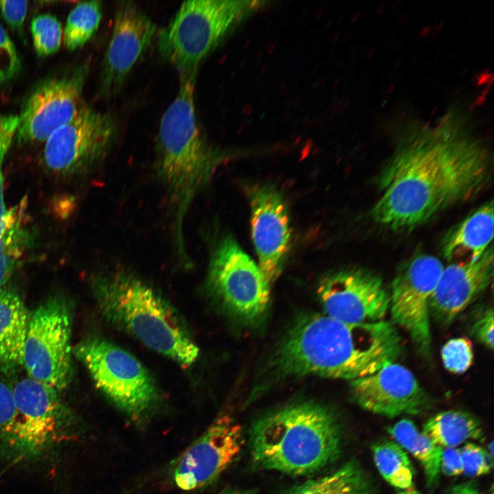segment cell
Returning a JSON list of instances; mask_svg holds the SVG:
<instances>
[{"instance_id":"obj_22","label":"cell","mask_w":494,"mask_h":494,"mask_svg":"<svg viewBox=\"0 0 494 494\" xmlns=\"http://www.w3.org/2000/svg\"><path fill=\"white\" fill-rule=\"evenodd\" d=\"M29 316L16 291L0 289V370L5 373L23 366Z\"/></svg>"},{"instance_id":"obj_21","label":"cell","mask_w":494,"mask_h":494,"mask_svg":"<svg viewBox=\"0 0 494 494\" xmlns=\"http://www.w3.org/2000/svg\"><path fill=\"white\" fill-rule=\"evenodd\" d=\"M13 139L12 130L0 124V289L4 287L21 256L27 238L23 203L8 210L3 198L1 168Z\"/></svg>"},{"instance_id":"obj_37","label":"cell","mask_w":494,"mask_h":494,"mask_svg":"<svg viewBox=\"0 0 494 494\" xmlns=\"http://www.w3.org/2000/svg\"><path fill=\"white\" fill-rule=\"evenodd\" d=\"M397 494H421V493L412 486L408 489L398 491Z\"/></svg>"},{"instance_id":"obj_11","label":"cell","mask_w":494,"mask_h":494,"mask_svg":"<svg viewBox=\"0 0 494 494\" xmlns=\"http://www.w3.org/2000/svg\"><path fill=\"white\" fill-rule=\"evenodd\" d=\"M117 134L111 115L84 105L45 141V163L50 170L61 174L86 172L104 159Z\"/></svg>"},{"instance_id":"obj_15","label":"cell","mask_w":494,"mask_h":494,"mask_svg":"<svg viewBox=\"0 0 494 494\" xmlns=\"http://www.w3.org/2000/svg\"><path fill=\"white\" fill-rule=\"evenodd\" d=\"M317 294L324 314L346 323L383 320L389 309V292L382 279L364 269L327 275L319 283Z\"/></svg>"},{"instance_id":"obj_20","label":"cell","mask_w":494,"mask_h":494,"mask_svg":"<svg viewBox=\"0 0 494 494\" xmlns=\"http://www.w3.org/2000/svg\"><path fill=\"white\" fill-rule=\"evenodd\" d=\"M493 203L488 202L451 229L442 242L449 261L475 260L489 248L493 237Z\"/></svg>"},{"instance_id":"obj_30","label":"cell","mask_w":494,"mask_h":494,"mask_svg":"<svg viewBox=\"0 0 494 494\" xmlns=\"http://www.w3.org/2000/svg\"><path fill=\"white\" fill-rule=\"evenodd\" d=\"M440 353L445 368L452 373H464L473 362L472 342L464 337L449 340L442 347Z\"/></svg>"},{"instance_id":"obj_39","label":"cell","mask_w":494,"mask_h":494,"mask_svg":"<svg viewBox=\"0 0 494 494\" xmlns=\"http://www.w3.org/2000/svg\"><path fill=\"white\" fill-rule=\"evenodd\" d=\"M489 454L490 456L493 458V443L491 442L489 446Z\"/></svg>"},{"instance_id":"obj_27","label":"cell","mask_w":494,"mask_h":494,"mask_svg":"<svg viewBox=\"0 0 494 494\" xmlns=\"http://www.w3.org/2000/svg\"><path fill=\"white\" fill-rule=\"evenodd\" d=\"M101 19L100 1H83L76 5L69 14L64 28L67 48L74 51L82 47L97 30Z\"/></svg>"},{"instance_id":"obj_17","label":"cell","mask_w":494,"mask_h":494,"mask_svg":"<svg viewBox=\"0 0 494 494\" xmlns=\"http://www.w3.org/2000/svg\"><path fill=\"white\" fill-rule=\"evenodd\" d=\"M350 386L352 399L357 405L390 418L418 414L428 406L430 401L414 374L396 362L350 381Z\"/></svg>"},{"instance_id":"obj_4","label":"cell","mask_w":494,"mask_h":494,"mask_svg":"<svg viewBox=\"0 0 494 494\" xmlns=\"http://www.w3.org/2000/svg\"><path fill=\"white\" fill-rule=\"evenodd\" d=\"M251 456L259 467L293 475L321 470L341 451V429L334 412L314 401L294 403L253 423Z\"/></svg>"},{"instance_id":"obj_29","label":"cell","mask_w":494,"mask_h":494,"mask_svg":"<svg viewBox=\"0 0 494 494\" xmlns=\"http://www.w3.org/2000/svg\"><path fill=\"white\" fill-rule=\"evenodd\" d=\"M31 32L34 47L39 56L54 54L59 49L62 30L55 16L49 14L36 16L31 23Z\"/></svg>"},{"instance_id":"obj_14","label":"cell","mask_w":494,"mask_h":494,"mask_svg":"<svg viewBox=\"0 0 494 494\" xmlns=\"http://www.w3.org/2000/svg\"><path fill=\"white\" fill-rule=\"evenodd\" d=\"M244 442L241 425L228 415L220 416L174 462V483L186 491L209 484L234 462Z\"/></svg>"},{"instance_id":"obj_10","label":"cell","mask_w":494,"mask_h":494,"mask_svg":"<svg viewBox=\"0 0 494 494\" xmlns=\"http://www.w3.org/2000/svg\"><path fill=\"white\" fill-rule=\"evenodd\" d=\"M207 285L236 318L246 324L261 320L269 307L270 285L260 268L231 236L213 250Z\"/></svg>"},{"instance_id":"obj_38","label":"cell","mask_w":494,"mask_h":494,"mask_svg":"<svg viewBox=\"0 0 494 494\" xmlns=\"http://www.w3.org/2000/svg\"><path fill=\"white\" fill-rule=\"evenodd\" d=\"M220 494H251L248 491L236 490V489H228L221 493Z\"/></svg>"},{"instance_id":"obj_32","label":"cell","mask_w":494,"mask_h":494,"mask_svg":"<svg viewBox=\"0 0 494 494\" xmlns=\"http://www.w3.org/2000/svg\"><path fill=\"white\" fill-rule=\"evenodd\" d=\"M21 68L16 48L0 24V86L13 79Z\"/></svg>"},{"instance_id":"obj_23","label":"cell","mask_w":494,"mask_h":494,"mask_svg":"<svg viewBox=\"0 0 494 494\" xmlns=\"http://www.w3.org/2000/svg\"><path fill=\"white\" fill-rule=\"evenodd\" d=\"M283 494H379L372 477L356 460L334 471L295 484Z\"/></svg>"},{"instance_id":"obj_9","label":"cell","mask_w":494,"mask_h":494,"mask_svg":"<svg viewBox=\"0 0 494 494\" xmlns=\"http://www.w3.org/2000/svg\"><path fill=\"white\" fill-rule=\"evenodd\" d=\"M16 408L13 462L38 459L69 439L71 416L58 391L30 377L12 387Z\"/></svg>"},{"instance_id":"obj_34","label":"cell","mask_w":494,"mask_h":494,"mask_svg":"<svg viewBox=\"0 0 494 494\" xmlns=\"http://www.w3.org/2000/svg\"><path fill=\"white\" fill-rule=\"evenodd\" d=\"M27 8V1H0V15L10 27L21 32Z\"/></svg>"},{"instance_id":"obj_24","label":"cell","mask_w":494,"mask_h":494,"mask_svg":"<svg viewBox=\"0 0 494 494\" xmlns=\"http://www.w3.org/2000/svg\"><path fill=\"white\" fill-rule=\"evenodd\" d=\"M422 433L440 447H456L468 439H482L484 431L480 421L461 410H446L430 417Z\"/></svg>"},{"instance_id":"obj_19","label":"cell","mask_w":494,"mask_h":494,"mask_svg":"<svg viewBox=\"0 0 494 494\" xmlns=\"http://www.w3.org/2000/svg\"><path fill=\"white\" fill-rule=\"evenodd\" d=\"M493 274L492 246L477 259L444 268L430 298V314L440 324L451 323L486 290Z\"/></svg>"},{"instance_id":"obj_7","label":"cell","mask_w":494,"mask_h":494,"mask_svg":"<svg viewBox=\"0 0 494 494\" xmlns=\"http://www.w3.org/2000/svg\"><path fill=\"white\" fill-rule=\"evenodd\" d=\"M73 353L84 365L95 386L133 420L148 417L159 403V392L152 377L125 349L93 338L77 344Z\"/></svg>"},{"instance_id":"obj_13","label":"cell","mask_w":494,"mask_h":494,"mask_svg":"<svg viewBox=\"0 0 494 494\" xmlns=\"http://www.w3.org/2000/svg\"><path fill=\"white\" fill-rule=\"evenodd\" d=\"M88 73L80 66L40 84L21 110L15 137L19 141H46L56 130L71 121L84 106L82 94Z\"/></svg>"},{"instance_id":"obj_8","label":"cell","mask_w":494,"mask_h":494,"mask_svg":"<svg viewBox=\"0 0 494 494\" xmlns=\"http://www.w3.org/2000/svg\"><path fill=\"white\" fill-rule=\"evenodd\" d=\"M72 316L62 296L41 303L29 316L23 366L29 377L58 392L72 377Z\"/></svg>"},{"instance_id":"obj_12","label":"cell","mask_w":494,"mask_h":494,"mask_svg":"<svg viewBox=\"0 0 494 494\" xmlns=\"http://www.w3.org/2000/svg\"><path fill=\"white\" fill-rule=\"evenodd\" d=\"M443 268L437 257L418 255L398 270L389 292L392 323L408 333L425 357L432 349L430 298Z\"/></svg>"},{"instance_id":"obj_25","label":"cell","mask_w":494,"mask_h":494,"mask_svg":"<svg viewBox=\"0 0 494 494\" xmlns=\"http://www.w3.org/2000/svg\"><path fill=\"white\" fill-rule=\"evenodd\" d=\"M388 432L402 448L416 458L423 466L426 483L430 489L435 488L440 473L443 448L421 433L409 419H401L387 428Z\"/></svg>"},{"instance_id":"obj_6","label":"cell","mask_w":494,"mask_h":494,"mask_svg":"<svg viewBox=\"0 0 494 494\" xmlns=\"http://www.w3.org/2000/svg\"><path fill=\"white\" fill-rule=\"evenodd\" d=\"M257 1L190 0L158 35L161 57L180 73H197L200 62Z\"/></svg>"},{"instance_id":"obj_5","label":"cell","mask_w":494,"mask_h":494,"mask_svg":"<svg viewBox=\"0 0 494 494\" xmlns=\"http://www.w3.org/2000/svg\"><path fill=\"white\" fill-rule=\"evenodd\" d=\"M93 287L111 324L181 366L196 362L199 349L183 320L151 285L130 273L113 271L95 277Z\"/></svg>"},{"instance_id":"obj_16","label":"cell","mask_w":494,"mask_h":494,"mask_svg":"<svg viewBox=\"0 0 494 494\" xmlns=\"http://www.w3.org/2000/svg\"><path fill=\"white\" fill-rule=\"evenodd\" d=\"M251 231L259 267L271 286L279 277L290 243L289 215L280 192L269 185L248 187Z\"/></svg>"},{"instance_id":"obj_1","label":"cell","mask_w":494,"mask_h":494,"mask_svg":"<svg viewBox=\"0 0 494 494\" xmlns=\"http://www.w3.org/2000/svg\"><path fill=\"white\" fill-rule=\"evenodd\" d=\"M491 158L477 139L449 120L404 143L379 178L373 222L410 231L476 196L491 176Z\"/></svg>"},{"instance_id":"obj_26","label":"cell","mask_w":494,"mask_h":494,"mask_svg":"<svg viewBox=\"0 0 494 494\" xmlns=\"http://www.w3.org/2000/svg\"><path fill=\"white\" fill-rule=\"evenodd\" d=\"M371 450L375 466L388 483L401 490L412 486L413 467L407 453L398 443L380 440L372 445Z\"/></svg>"},{"instance_id":"obj_18","label":"cell","mask_w":494,"mask_h":494,"mask_svg":"<svg viewBox=\"0 0 494 494\" xmlns=\"http://www.w3.org/2000/svg\"><path fill=\"white\" fill-rule=\"evenodd\" d=\"M156 31L152 20L133 2H124L118 7L101 73V91L104 95H114L120 89L152 44Z\"/></svg>"},{"instance_id":"obj_2","label":"cell","mask_w":494,"mask_h":494,"mask_svg":"<svg viewBox=\"0 0 494 494\" xmlns=\"http://www.w3.org/2000/svg\"><path fill=\"white\" fill-rule=\"evenodd\" d=\"M402 352L392 322L350 324L311 314L292 325L268 368L274 381L309 375L352 381L396 362Z\"/></svg>"},{"instance_id":"obj_28","label":"cell","mask_w":494,"mask_h":494,"mask_svg":"<svg viewBox=\"0 0 494 494\" xmlns=\"http://www.w3.org/2000/svg\"><path fill=\"white\" fill-rule=\"evenodd\" d=\"M16 408L12 387L0 379V458L13 462Z\"/></svg>"},{"instance_id":"obj_33","label":"cell","mask_w":494,"mask_h":494,"mask_svg":"<svg viewBox=\"0 0 494 494\" xmlns=\"http://www.w3.org/2000/svg\"><path fill=\"white\" fill-rule=\"evenodd\" d=\"M470 327L471 335L491 351L493 349V310L491 307L476 312Z\"/></svg>"},{"instance_id":"obj_3","label":"cell","mask_w":494,"mask_h":494,"mask_svg":"<svg viewBox=\"0 0 494 494\" xmlns=\"http://www.w3.org/2000/svg\"><path fill=\"white\" fill-rule=\"evenodd\" d=\"M196 73H182L178 94L159 126L155 169L165 187L172 213V242L176 258L189 266L184 222L198 192L219 165L220 155L207 143L197 121Z\"/></svg>"},{"instance_id":"obj_31","label":"cell","mask_w":494,"mask_h":494,"mask_svg":"<svg viewBox=\"0 0 494 494\" xmlns=\"http://www.w3.org/2000/svg\"><path fill=\"white\" fill-rule=\"evenodd\" d=\"M463 473L468 477H478L489 473L493 460L488 451L482 447L467 443L460 449Z\"/></svg>"},{"instance_id":"obj_36","label":"cell","mask_w":494,"mask_h":494,"mask_svg":"<svg viewBox=\"0 0 494 494\" xmlns=\"http://www.w3.org/2000/svg\"><path fill=\"white\" fill-rule=\"evenodd\" d=\"M446 494H482L476 482L469 480L451 487Z\"/></svg>"},{"instance_id":"obj_35","label":"cell","mask_w":494,"mask_h":494,"mask_svg":"<svg viewBox=\"0 0 494 494\" xmlns=\"http://www.w3.org/2000/svg\"><path fill=\"white\" fill-rule=\"evenodd\" d=\"M440 471L447 476H456L463 473L460 449H443L440 459Z\"/></svg>"}]
</instances>
